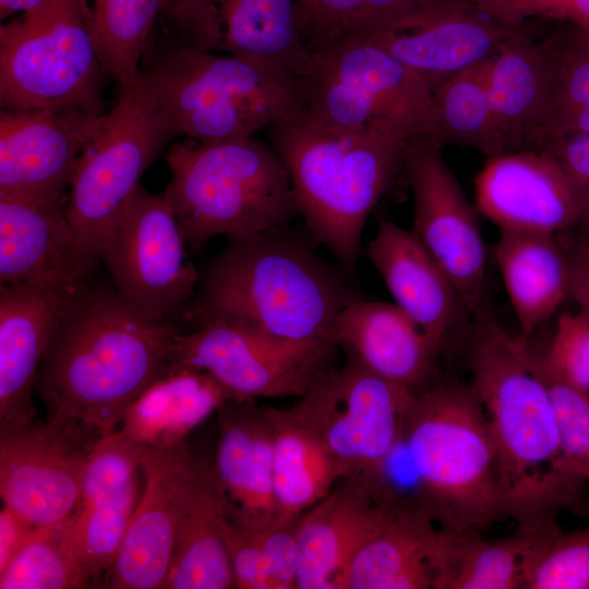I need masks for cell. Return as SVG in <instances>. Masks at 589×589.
<instances>
[{"label": "cell", "mask_w": 589, "mask_h": 589, "mask_svg": "<svg viewBox=\"0 0 589 589\" xmlns=\"http://www.w3.org/2000/svg\"><path fill=\"white\" fill-rule=\"evenodd\" d=\"M211 466L199 462L161 589H229L235 578Z\"/></svg>", "instance_id": "obj_31"}, {"label": "cell", "mask_w": 589, "mask_h": 589, "mask_svg": "<svg viewBox=\"0 0 589 589\" xmlns=\"http://www.w3.org/2000/svg\"><path fill=\"white\" fill-rule=\"evenodd\" d=\"M365 254L394 303L442 347L469 314L450 278L412 230L378 218Z\"/></svg>", "instance_id": "obj_24"}, {"label": "cell", "mask_w": 589, "mask_h": 589, "mask_svg": "<svg viewBox=\"0 0 589 589\" xmlns=\"http://www.w3.org/2000/svg\"><path fill=\"white\" fill-rule=\"evenodd\" d=\"M166 160L163 192L193 251L217 236L288 226L299 208L287 168L271 143L254 136L218 143H178Z\"/></svg>", "instance_id": "obj_6"}, {"label": "cell", "mask_w": 589, "mask_h": 589, "mask_svg": "<svg viewBox=\"0 0 589 589\" xmlns=\"http://www.w3.org/2000/svg\"><path fill=\"white\" fill-rule=\"evenodd\" d=\"M366 34L412 28L462 0H366Z\"/></svg>", "instance_id": "obj_48"}, {"label": "cell", "mask_w": 589, "mask_h": 589, "mask_svg": "<svg viewBox=\"0 0 589 589\" xmlns=\"http://www.w3.org/2000/svg\"><path fill=\"white\" fill-rule=\"evenodd\" d=\"M35 526L3 505L0 512V572H2L34 533Z\"/></svg>", "instance_id": "obj_49"}, {"label": "cell", "mask_w": 589, "mask_h": 589, "mask_svg": "<svg viewBox=\"0 0 589 589\" xmlns=\"http://www.w3.org/2000/svg\"><path fill=\"white\" fill-rule=\"evenodd\" d=\"M231 399L205 371L173 365L141 394L119 429L145 447L176 446Z\"/></svg>", "instance_id": "obj_28"}, {"label": "cell", "mask_w": 589, "mask_h": 589, "mask_svg": "<svg viewBox=\"0 0 589 589\" xmlns=\"http://www.w3.org/2000/svg\"><path fill=\"white\" fill-rule=\"evenodd\" d=\"M175 134L148 96L140 77L118 93L83 149L67 200V214L81 253L92 269L99 240L147 167Z\"/></svg>", "instance_id": "obj_10"}, {"label": "cell", "mask_w": 589, "mask_h": 589, "mask_svg": "<svg viewBox=\"0 0 589 589\" xmlns=\"http://www.w3.org/2000/svg\"><path fill=\"white\" fill-rule=\"evenodd\" d=\"M80 283L1 285L0 425L33 421L32 395L41 361Z\"/></svg>", "instance_id": "obj_20"}, {"label": "cell", "mask_w": 589, "mask_h": 589, "mask_svg": "<svg viewBox=\"0 0 589 589\" xmlns=\"http://www.w3.org/2000/svg\"><path fill=\"white\" fill-rule=\"evenodd\" d=\"M91 272L67 204L0 194V281L77 284Z\"/></svg>", "instance_id": "obj_22"}, {"label": "cell", "mask_w": 589, "mask_h": 589, "mask_svg": "<svg viewBox=\"0 0 589 589\" xmlns=\"http://www.w3.org/2000/svg\"><path fill=\"white\" fill-rule=\"evenodd\" d=\"M574 36L587 48H589V26L576 27L568 25Z\"/></svg>", "instance_id": "obj_52"}, {"label": "cell", "mask_w": 589, "mask_h": 589, "mask_svg": "<svg viewBox=\"0 0 589 589\" xmlns=\"http://www.w3.org/2000/svg\"><path fill=\"white\" fill-rule=\"evenodd\" d=\"M541 151L551 154L565 172L578 208L577 228L589 239V134L552 137Z\"/></svg>", "instance_id": "obj_46"}, {"label": "cell", "mask_w": 589, "mask_h": 589, "mask_svg": "<svg viewBox=\"0 0 589 589\" xmlns=\"http://www.w3.org/2000/svg\"><path fill=\"white\" fill-rule=\"evenodd\" d=\"M197 468L187 441L166 448L145 447L144 491L103 587L161 589Z\"/></svg>", "instance_id": "obj_16"}, {"label": "cell", "mask_w": 589, "mask_h": 589, "mask_svg": "<svg viewBox=\"0 0 589 589\" xmlns=\"http://www.w3.org/2000/svg\"><path fill=\"white\" fill-rule=\"evenodd\" d=\"M335 340L348 357L413 393L424 389L441 349L397 304L361 298L337 316Z\"/></svg>", "instance_id": "obj_25"}, {"label": "cell", "mask_w": 589, "mask_h": 589, "mask_svg": "<svg viewBox=\"0 0 589 589\" xmlns=\"http://www.w3.org/2000/svg\"><path fill=\"white\" fill-rule=\"evenodd\" d=\"M266 131L311 240L353 276L366 219L402 169L406 142L376 131L337 129L301 108Z\"/></svg>", "instance_id": "obj_4"}, {"label": "cell", "mask_w": 589, "mask_h": 589, "mask_svg": "<svg viewBox=\"0 0 589 589\" xmlns=\"http://www.w3.org/2000/svg\"><path fill=\"white\" fill-rule=\"evenodd\" d=\"M43 0H0V17L1 21L7 19L8 16L17 13V12H25L37 4H39Z\"/></svg>", "instance_id": "obj_51"}, {"label": "cell", "mask_w": 589, "mask_h": 589, "mask_svg": "<svg viewBox=\"0 0 589 589\" xmlns=\"http://www.w3.org/2000/svg\"><path fill=\"white\" fill-rule=\"evenodd\" d=\"M401 432L443 528L472 532L503 516L495 447L471 384L413 393Z\"/></svg>", "instance_id": "obj_7"}, {"label": "cell", "mask_w": 589, "mask_h": 589, "mask_svg": "<svg viewBox=\"0 0 589 589\" xmlns=\"http://www.w3.org/2000/svg\"><path fill=\"white\" fill-rule=\"evenodd\" d=\"M216 13L221 51L298 81L306 74L312 55L300 35L297 0H217Z\"/></svg>", "instance_id": "obj_30"}, {"label": "cell", "mask_w": 589, "mask_h": 589, "mask_svg": "<svg viewBox=\"0 0 589 589\" xmlns=\"http://www.w3.org/2000/svg\"><path fill=\"white\" fill-rule=\"evenodd\" d=\"M551 395L563 458L568 468L589 481V394L553 374L536 357Z\"/></svg>", "instance_id": "obj_41"}, {"label": "cell", "mask_w": 589, "mask_h": 589, "mask_svg": "<svg viewBox=\"0 0 589 589\" xmlns=\"http://www.w3.org/2000/svg\"><path fill=\"white\" fill-rule=\"evenodd\" d=\"M185 245L165 194L139 184L103 233L97 256L132 312L166 321L195 292L199 275L185 259Z\"/></svg>", "instance_id": "obj_11"}, {"label": "cell", "mask_w": 589, "mask_h": 589, "mask_svg": "<svg viewBox=\"0 0 589 589\" xmlns=\"http://www.w3.org/2000/svg\"><path fill=\"white\" fill-rule=\"evenodd\" d=\"M531 26L508 38L485 63V80L504 153L541 151L549 107L545 41Z\"/></svg>", "instance_id": "obj_27"}, {"label": "cell", "mask_w": 589, "mask_h": 589, "mask_svg": "<svg viewBox=\"0 0 589 589\" xmlns=\"http://www.w3.org/2000/svg\"><path fill=\"white\" fill-rule=\"evenodd\" d=\"M287 226L229 237L201 277L197 325L224 322L276 341L337 346L335 322L360 298L346 277Z\"/></svg>", "instance_id": "obj_3"}, {"label": "cell", "mask_w": 589, "mask_h": 589, "mask_svg": "<svg viewBox=\"0 0 589 589\" xmlns=\"http://www.w3.org/2000/svg\"><path fill=\"white\" fill-rule=\"evenodd\" d=\"M273 486L279 519L298 518L326 497L342 472L325 443L292 413L271 407Z\"/></svg>", "instance_id": "obj_32"}, {"label": "cell", "mask_w": 589, "mask_h": 589, "mask_svg": "<svg viewBox=\"0 0 589 589\" xmlns=\"http://www.w3.org/2000/svg\"><path fill=\"white\" fill-rule=\"evenodd\" d=\"M104 72L89 0H43L1 23V109L103 113Z\"/></svg>", "instance_id": "obj_8"}, {"label": "cell", "mask_w": 589, "mask_h": 589, "mask_svg": "<svg viewBox=\"0 0 589 589\" xmlns=\"http://www.w3.org/2000/svg\"><path fill=\"white\" fill-rule=\"evenodd\" d=\"M456 534L428 517L386 515L356 555L346 589H438Z\"/></svg>", "instance_id": "obj_26"}, {"label": "cell", "mask_w": 589, "mask_h": 589, "mask_svg": "<svg viewBox=\"0 0 589 589\" xmlns=\"http://www.w3.org/2000/svg\"><path fill=\"white\" fill-rule=\"evenodd\" d=\"M474 193L479 214L500 231L557 236L578 226L568 179L545 151L488 157L474 178Z\"/></svg>", "instance_id": "obj_18"}, {"label": "cell", "mask_w": 589, "mask_h": 589, "mask_svg": "<svg viewBox=\"0 0 589 589\" xmlns=\"http://www.w3.org/2000/svg\"><path fill=\"white\" fill-rule=\"evenodd\" d=\"M405 170L412 189V231L445 271L469 314L484 302L486 250L473 206L442 155L426 136L406 141Z\"/></svg>", "instance_id": "obj_14"}, {"label": "cell", "mask_w": 589, "mask_h": 589, "mask_svg": "<svg viewBox=\"0 0 589 589\" xmlns=\"http://www.w3.org/2000/svg\"><path fill=\"white\" fill-rule=\"evenodd\" d=\"M493 256L524 337L569 294L570 268L557 236L501 231Z\"/></svg>", "instance_id": "obj_29"}, {"label": "cell", "mask_w": 589, "mask_h": 589, "mask_svg": "<svg viewBox=\"0 0 589 589\" xmlns=\"http://www.w3.org/2000/svg\"><path fill=\"white\" fill-rule=\"evenodd\" d=\"M299 518L244 529L221 521L235 588L297 589Z\"/></svg>", "instance_id": "obj_36"}, {"label": "cell", "mask_w": 589, "mask_h": 589, "mask_svg": "<svg viewBox=\"0 0 589 589\" xmlns=\"http://www.w3.org/2000/svg\"><path fill=\"white\" fill-rule=\"evenodd\" d=\"M137 480L124 490L72 514L77 551L96 582L113 565L140 497Z\"/></svg>", "instance_id": "obj_39"}, {"label": "cell", "mask_w": 589, "mask_h": 589, "mask_svg": "<svg viewBox=\"0 0 589 589\" xmlns=\"http://www.w3.org/2000/svg\"><path fill=\"white\" fill-rule=\"evenodd\" d=\"M524 589H589V527L558 530L531 564Z\"/></svg>", "instance_id": "obj_42"}, {"label": "cell", "mask_w": 589, "mask_h": 589, "mask_svg": "<svg viewBox=\"0 0 589 589\" xmlns=\"http://www.w3.org/2000/svg\"><path fill=\"white\" fill-rule=\"evenodd\" d=\"M106 433L64 416H49L44 423L0 425V495L4 506L35 526L70 517L80 503L91 452Z\"/></svg>", "instance_id": "obj_13"}, {"label": "cell", "mask_w": 589, "mask_h": 589, "mask_svg": "<svg viewBox=\"0 0 589 589\" xmlns=\"http://www.w3.org/2000/svg\"><path fill=\"white\" fill-rule=\"evenodd\" d=\"M567 253L570 268L569 294L579 310L589 314V242L580 241Z\"/></svg>", "instance_id": "obj_50"}, {"label": "cell", "mask_w": 589, "mask_h": 589, "mask_svg": "<svg viewBox=\"0 0 589 589\" xmlns=\"http://www.w3.org/2000/svg\"><path fill=\"white\" fill-rule=\"evenodd\" d=\"M95 584L77 551L72 515L60 522L37 527L0 572L1 589H79Z\"/></svg>", "instance_id": "obj_37"}, {"label": "cell", "mask_w": 589, "mask_h": 589, "mask_svg": "<svg viewBox=\"0 0 589 589\" xmlns=\"http://www.w3.org/2000/svg\"><path fill=\"white\" fill-rule=\"evenodd\" d=\"M93 33L100 62L118 86L132 88L151 46V35L165 0H89Z\"/></svg>", "instance_id": "obj_35"}, {"label": "cell", "mask_w": 589, "mask_h": 589, "mask_svg": "<svg viewBox=\"0 0 589 589\" xmlns=\"http://www.w3.org/2000/svg\"><path fill=\"white\" fill-rule=\"evenodd\" d=\"M482 12L508 24L552 20L589 26V0H469Z\"/></svg>", "instance_id": "obj_45"}, {"label": "cell", "mask_w": 589, "mask_h": 589, "mask_svg": "<svg viewBox=\"0 0 589 589\" xmlns=\"http://www.w3.org/2000/svg\"><path fill=\"white\" fill-rule=\"evenodd\" d=\"M103 113L74 108L0 111V194L67 204L76 163Z\"/></svg>", "instance_id": "obj_17"}, {"label": "cell", "mask_w": 589, "mask_h": 589, "mask_svg": "<svg viewBox=\"0 0 589 589\" xmlns=\"http://www.w3.org/2000/svg\"><path fill=\"white\" fill-rule=\"evenodd\" d=\"M473 316L471 385L495 447L503 516L520 527L554 522L585 480L563 458L551 395L525 337L508 334L485 302Z\"/></svg>", "instance_id": "obj_1"}, {"label": "cell", "mask_w": 589, "mask_h": 589, "mask_svg": "<svg viewBox=\"0 0 589 589\" xmlns=\"http://www.w3.org/2000/svg\"><path fill=\"white\" fill-rule=\"evenodd\" d=\"M541 359L553 374L589 394V314L562 313Z\"/></svg>", "instance_id": "obj_44"}, {"label": "cell", "mask_w": 589, "mask_h": 589, "mask_svg": "<svg viewBox=\"0 0 589 589\" xmlns=\"http://www.w3.org/2000/svg\"><path fill=\"white\" fill-rule=\"evenodd\" d=\"M144 449L145 446L119 428L100 436L85 467L76 509L93 505L135 482Z\"/></svg>", "instance_id": "obj_40"}, {"label": "cell", "mask_w": 589, "mask_h": 589, "mask_svg": "<svg viewBox=\"0 0 589 589\" xmlns=\"http://www.w3.org/2000/svg\"><path fill=\"white\" fill-rule=\"evenodd\" d=\"M299 86L300 108L330 127L405 142L432 135L431 85L369 36L312 55Z\"/></svg>", "instance_id": "obj_9"}, {"label": "cell", "mask_w": 589, "mask_h": 589, "mask_svg": "<svg viewBox=\"0 0 589 589\" xmlns=\"http://www.w3.org/2000/svg\"><path fill=\"white\" fill-rule=\"evenodd\" d=\"M412 394L348 357L342 368L322 372L290 410L325 443L342 477L360 479L393 446Z\"/></svg>", "instance_id": "obj_12"}, {"label": "cell", "mask_w": 589, "mask_h": 589, "mask_svg": "<svg viewBox=\"0 0 589 589\" xmlns=\"http://www.w3.org/2000/svg\"><path fill=\"white\" fill-rule=\"evenodd\" d=\"M298 25L311 55L363 35L366 0H297Z\"/></svg>", "instance_id": "obj_43"}, {"label": "cell", "mask_w": 589, "mask_h": 589, "mask_svg": "<svg viewBox=\"0 0 589 589\" xmlns=\"http://www.w3.org/2000/svg\"><path fill=\"white\" fill-rule=\"evenodd\" d=\"M217 0H165L163 13L175 37L212 51H221Z\"/></svg>", "instance_id": "obj_47"}, {"label": "cell", "mask_w": 589, "mask_h": 589, "mask_svg": "<svg viewBox=\"0 0 589 589\" xmlns=\"http://www.w3.org/2000/svg\"><path fill=\"white\" fill-rule=\"evenodd\" d=\"M218 443L212 472L225 519L256 529L279 519L273 486L271 407L228 400L217 411Z\"/></svg>", "instance_id": "obj_19"}, {"label": "cell", "mask_w": 589, "mask_h": 589, "mask_svg": "<svg viewBox=\"0 0 589 589\" xmlns=\"http://www.w3.org/2000/svg\"><path fill=\"white\" fill-rule=\"evenodd\" d=\"M557 531L554 521L492 541L458 532L440 589H524L531 564Z\"/></svg>", "instance_id": "obj_33"}, {"label": "cell", "mask_w": 589, "mask_h": 589, "mask_svg": "<svg viewBox=\"0 0 589 589\" xmlns=\"http://www.w3.org/2000/svg\"><path fill=\"white\" fill-rule=\"evenodd\" d=\"M140 81L175 136L202 144L253 137L301 105L283 71L177 37L148 48Z\"/></svg>", "instance_id": "obj_5"}, {"label": "cell", "mask_w": 589, "mask_h": 589, "mask_svg": "<svg viewBox=\"0 0 589 589\" xmlns=\"http://www.w3.org/2000/svg\"><path fill=\"white\" fill-rule=\"evenodd\" d=\"M531 26L508 24L469 0L404 31L366 34L429 84L489 60L512 36Z\"/></svg>", "instance_id": "obj_23"}, {"label": "cell", "mask_w": 589, "mask_h": 589, "mask_svg": "<svg viewBox=\"0 0 589 589\" xmlns=\"http://www.w3.org/2000/svg\"><path fill=\"white\" fill-rule=\"evenodd\" d=\"M486 61L431 84L434 127L429 139L442 147H469L486 157L504 153L486 86Z\"/></svg>", "instance_id": "obj_34"}, {"label": "cell", "mask_w": 589, "mask_h": 589, "mask_svg": "<svg viewBox=\"0 0 589 589\" xmlns=\"http://www.w3.org/2000/svg\"><path fill=\"white\" fill-rule=\"evenodd\" d=\"M179 330L132 312L115 290H73L41 361L36 390L49 416L111 432L173 364Z\"/></svg>", "instance_id": "obj_2"}, {"label": "cell", "mask_w": 589, "mask_h": 589, "mask_svg": "<svg viewBox=\"0 0 589 589\" xmlns=\"http://www.w3.org/2000/svg\"><path fill=\"white\" fill-rule=\"evenodd\" d=\"M544 41L550 86L543 145L555 136L589 134V48L569 26Z\"/></svg>", "instance_id": "obj_38"}, {"label": "cell", "mask_w": 589, "mask_h": 589, "mask_svg": "<svg viewBox=\"0 0 589 589\" xmlns=\"http://www.w3.org/2000/svg\"><path fill=\"white\" fill-rule=\"evenodd\" d=\"M385 519L359 480L340 478L299 518L297 589H346L356 555Z\"/></svg>", "instance_id": "obj_21"}, {"label": "cell", "mask_w": 589, "mask_h": 589, "mask_svg": "<svg viewBox=\"0 0 589 589\" xmlns=\"http://www.w3.org/2000/svg\"><path fill=\"white\" fill-rule=\"evenodd\" d=\"M336 346L285 344L224 322L179 332L173 364L205 371L236 400L301 397L326 366Z\"/></svg>", "instance_id": "obj_15"}]
</instances>
